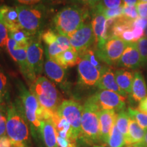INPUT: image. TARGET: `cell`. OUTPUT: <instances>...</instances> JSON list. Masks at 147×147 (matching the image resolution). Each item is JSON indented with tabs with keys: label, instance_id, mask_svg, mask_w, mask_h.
<instances>
[{
	"label": "cell",
	"instance_id": "cell-21",
	"mask_svg": "<svg viewBox=\"0 0 147 147\" xmlns=\"http://www.w3.org/2000/svg\"><path fill=\"white\" fill-rule=\"evenodd\" d=\"M51 121L54 125L57 136L65 139L76 140L73 137L71 128L68 122L63 117H61L57 113V111L53 113Z\"/></svg>",
	"mask_w": 147,
	"mask_h": 147
},
{
	"label": "cell",
	"instance_id": "cell-40",
	"mask_svg": "<svg viewBox=\"0 0 147 147\" xmlns=\"http://www.w3.org/2000/svg\"><path fill=\"white\" fill-rule=\"evenodd\" d=\"M57 42L59 46L63 49V51L67 50V49H71V46L69 42V39L68 37H66L62 35L58 34L57 36Z\"/></svg>",
	"mask_w": 147,
	"mask_h": 147
},
{
	"label": "cell",
	"instance_id": "cell-48",
	"mask_svg": "<svg viewBox=\"0 0 147 147\" xmlns=\"http://www.w3.org/2000/svg\"><path fill=\"white\" fill-rule=\"evenodd\" d=\"M92 147H106L104 145H94V146H92Z\"/></svg>",
	"mask_w": 147,
	"mask_h": 147
},
{
	"label": "cell",
	"instance_id": "cell-14",
	"mask_svg": "<svg viewBox=\"0 0 147 147\" xmlns=\"http://www.w3.org/2000/svg\"><path fill=\"white\" fill-rule=\"evenodd\" d=\"M117 67L136 69L141 65V57L137 43H129L120 59L117 62Z\"/></svg>",
	"mask_w": 147,
	"mask_h": 147
},
{
	"label": "cell",
	"instance_id": "cell-30",
	"mask_svg": "<svg viewBox=\"0 0 147 147\" xmlns=\"http://www.w3.org/2000/svg\"><path fill=\"white\" fill-rule=\"evenodd\" d=\"M96 8L104 14L106 19H110V18H115L123 15V5L117 8L108 9L104 8L100 4H99Z\"/></svg>",
	"mask_w": 147,
	"mask_h": 147
},
{
	"label": "cell",
	"instance_id": "cell-18",
	"mask_svg": "<svg viewBox=\"0 0 147 147\" xmlns=\"http://www.w3.org/2000/svg\"><path fill=\"white\" fill-rule=\"evenodd\" d=\"M0 21L7 27L9 32L22 28L17 10L14 7L6 5L0 6Z\"/></svg>",
	"mask_w": 147,
	"mask_h": 147
},
{
	"label": "cell",
	"instance_id": "cell-4",
	"mask_svg": "<svg viewBox=\"0 0 147 147\" xmlns=\"http://www.w3.org/2000/svg\"><path fill=\"white\" fill-rule=\"evenodd\" d=\"M100 110L88 98L82 106L81 129L78 143L94 146L102 144L100 139L99 112Z\"/></svg>",
	"mask_w": 147,
	"mask_h": 147
},
{
	"label": "cell",
	"instance_id": "cell-44",
	"mask_svg": "<svg viewBox=\"0 0 147 147\" xmlns=\"http://www.w3.org/2000/svg\"><path fill=\"white\" fill-rule=\"evenodd\" d=\"M138 110L147 115V97L139 103Z\"/></svg>",
	"mask_w": 147,
	"mask_h": 147
},
{
	"label": "cell",
	"instance_id": "cell-42",
	"mask_svg": "<svg viewBox=\"0 0 147 147\" xmlns=\"http://www.w3.org/2000/svg\"><path fill=\"white\" fill-rule=\"evenodd\" d=\"M132 32L134 33V42L136 43L138 41L142 39L144 36V29H143L142 27H137V26H133L132 28Z\"/></svg>",
	"mask_w": 147,
	"mask_h": 147
},
{
	"label": "cell",
	"instance_id": "cell-51",
	"mask_svg": "<svg viewBox=\"0 0 147 147\" xmlns=\"http://www.w3.org/2000/svg\"><path fill=\"white\" fill-rule=\"evenodd\" d=\"M0 102H2V101H1V100H0Z\"/></svg>",
	"mask_w": 147,
	"mask_h": 147
},
{
	"label": "cell",
	"instance_id": "cell-22",
	"mask_svg": "<svg viewBox=\"0 0 147 147\" xmlns=\"http://www.w3.org/2000/svg\"><path fill=\"white\" fill-rule=\"evenodd\" d=\"M80 59L78 53L72 48L63 51L53 59L57 63L65 69L76 65L79 63Z\"/></svg>",
	"mask_w": 147,
	"mask_h": 147
},
{
	"label": "cell",
	"instance_id": "cell-36",
	"mask_svg": "<svg viewBox=\"0 0 147 147\" xmlns=\"http://www.w3.org/2000/svg\"><path fill=\"white\" fill-rule=\"evenodd\" d=\"M70 1L75 4L83 5L84 8H88L92 10L100 4L101 0H70Z\"/></svg>",
	"mask_w": 147,
	"mask_h": 147
},
{
	"label": "cell",
	"instance_id": "cell-11",
	"mask_svg": "<svg viewBox=\"0 0 147 147\" xmlns=\"http://www.w3.org/2000/svg\"><path fill=\"white\" fill-rule=\"evenodd\" d=\"M69 39L72 49L78 55L82 54L92 47L95 48V37L91 23L89 22H86L79 27L69 36Z\"/></svg>",
	"mask_w": 147,
	"mask_h": 147
},
{
	"label": "cell",
	"instance_id": "cell-1",
	"mask_svg": "<svg viewBox=\"0 0 147 147\" xmlns=\"http://www.w3.org/2000/svg\"><path fill=\"white\" fill-rule=\"evenodd\" d=\"M17 88L20 97L19 102L28 122L31 136L36 142H43L42 121L50 119L51 112L40 106L36 97L25 87L21 81H18Z\"/></svg>",
	"mask_w": 147,
	"mask_h": 147
},
{
	"label": "cell",
	"instance_id": "cell-52",
	"mask_svg": "<svg viewBox=\"0 0 147 147\" xmlns=\"http://www.w3.org/2000/svg\"><path fill=\"white\" fill-rule=\"evenodd\" d=\"M146 67H147V63H146Z\"/></svg>",
	"mask_w": 147,
	"mask_h": 147
},
{
	"label": "cell",
	"instance_id": "cell-29",
	"mask_svg": "<svg viewBox=\"0 0 147 147\" xmlns=\"http://www.w3.org/2000/svg\"><path fill=\"white\" fill-rule=\"evenodd\" d=\"M127 112L130 117L134 119L140 126L145 131L147 130V115L138 109H134L131 107H129Z\"/></svg>",
	"mask_w": 147,
	"mask_h": 147
},
{
	"label": "cell",
	"instance_id": "cell-49",
	"mask_svg": "<svg viewBox=\"0 0 147 147\" xmlns=\"http://www.w3.org/2000/svg\"><path fill=\"white\" fill-rule=\"evenodd\" d=\"M144 36H146V37H147V26H146V27L144 29Z\"/></svg>",
	"mask_w": 147,
	"mask_h": 147
},
{
	"label": "cell",
	"instance_id": "cell-2",
	"mask_svg": "<svg viewBox=\"0 0 147 147\" xmlns=\"http://www.w3.org/2000/svg\"><path fill=\"white\" fill-rule=\"evenodd\" d=\"M6 116L7 136L12 147H32L30 128L19 100L9 103Z\"/></svg>",
	"mask_w": 147,
	"mask_h": 147
},
{
	"label": "cell",
	"instance_id": "cell-37",
	"mask_svg": "<svg viewBox=\"0 0 147 147\" xmlns=\"http://www.w3.org/2000/svg\"><path fill=\"white\" fill-rule=\"evenodd\" d=\"M59 147H78V142L74 139H65L57 136Z\"/></svg>",
	"mask_w": 147,
	"mask_h": 147
},
{
	"label": "cell",
	"instance_id": "cell-39",
	"mask_svg": "<svg viewBox=\"0 0 147 147\" xmlns=\"http://www.w3.org/2000/svg\"><path fill=\"white\" fill-rule=\"evenodd\" d=\"M20 5H32L37 4H46V3H51L55 1V0H13Z\"/></svg>",
	"mask_w": 147,
	"mask_h": 147
},
{
	"label": "cell",
	"instance_id": "cell-8",
	"mask_svg": "<svg viewBox=\"0 0 147 147\" xmlns=\"http://www.w3.org/2000/svg\"><path fill=\"white\" fill-rule=\"evenodd\" d=\"M57 113L68 122L71 128L73 137L78 142L81 129L82 106L74 100H63L58 108Z\"/></svg>",
	"mask_w": 147,
	"mask_h": 147
},
{
	"label": "cell",
	"instance_id": "cell-19",
	"mask_svg": "<svg viewBox=\"0 0 147 147\" xmlns=\"http://www.w3.org/2000/svg\"><path fill=\"white\" fill-rule=\"evenodd\" d=\"M97 87L100 90H108L111 91L118 94L127 97V93L124 92L117 83L115 75L110 66H108L104 71L101 73V76L97 84Z\"/></svg>",
	"mask_w": 147,
	"mask_h": 147
},
{
	"label": "cell",
	"instance_id": "cell-33",
	"mask_svg": "<svg viewBox=\"0 0 147 147\" xmlns=\"http://www.w3.org/2000/svg\"><path fill=\"white\" fill-rule=\"evenodd\" d=\"M8 82L6 75L3 72V69L0 68V100L3 101V99L6 98L8 93Z\"/></svg>",
	"mask_w": 147,
	"mask_h": 147
},
{
	"label": "cell",
	"instance_id": "cell-25",
	"mask_svg": "<svg viewBox=\"0 0 147 147\" xmlns=\"http://www.w3.org/2000/svg\"><path fill=\"white\" fill-rule=\"evenodd\" d=\"M115 75L119 87L127 94H130L131 92L134 73L125 69H119L115 71Z\"/></svg>",
	"mask_w": 147,
	"mask_h": 147
},
{
	"label": "cell",
	"instance_id": "cell-27",
	"mask_svg": "<svg viewBox=\"0 0 147 147\" xmlns=\"http://www.w3.org/2000/svg\"><path fill=\"white\" fill-rule=\"evenodd\" d=\"M129 120L130 116L127 111L123 110L117 113L115 125L117 129L125 138L127 136Z\"/></svg>",
	"mask_w": 147,
	"mask_h": 147
},
{
	"label": "cell",
	"instance_id": "cell-46",
	"mask_svg": "<svg viewBox=\"0 0 147 147\" xmlns=\"http://www.w3.org/2000/svg\"><path fill=\"white\" fill-rule=\"evenodd\" d=\"M142 144H143L145 146L147 147V130L145 131L144 137V139H143V140H142Z\"/></svg>",
	"mask_w": 147,
	"mask_h": 147
},
{
	"label": "cell",
	"instance_id": "cell-9",
	"mask_svg": "<svg viewBox=\"0 0 147 147\" xmlns=\"http://www.w3.org/2000/svg\"><path fill=\"white\" fill-rule=\"evenodd\" d=\"M128 44L120 38H113L95 48V52L104 63L109 66L116 65Z\"/></svg>",
	"mask_w": 147,
	"mask_h": 147
},
{
	"label": "cell",
	"instance_id": "cell-10",
	"mask_svg": "<svg viewBox=\"0 0 147 147\" xmlns=\"http://www.w3.org/2000/svg\"><path fill=\"white\" fill-rule=\"evenodd\" d=\"M126 98L127 97L108 90H100L89 97L100 110H111L115 112L125 110Z\"/></svg>",
	"mask_w": 147,
	"mask_h": 147
},
{
	"label": "cell",
	"instance_id": "cell-16",
	"mask_svg": "<svg viewBox=\"0 0 147 147\" xmlns=\"http://www.w3.org/2000/svg\"><path fill=\"white\" fill-rule=\"evenodd\" d=\"M117 115L115 110H102L99 112L100 139L104 146L107 145L110 131L115 123Z\"/></svg>",
	"mask_w": 147,
	"mask_h": 147
},
{
	"label": "cell",
	"instance_id": "cell-15",
	"mask_svg": "<svg viewBox=\"0 0 147 147\" xmlns=\"http://www.w3.org/2000/svg\"><path fill=\"white\" fill-rule=\"evenodd\" d=\"M46 60L44 66L46 74L55 83L59 84L62 89H65L67 85L65 69L57 63L54 60L46 55Z\"/></svg>",
	"mask_w": 147,
	"mask_h": 147
},
{
	"label": "cell",
	"instance_id": "cell-45",
	"mask_svg": "<svg viewBox=\"0 0 147 147\" xmlns=\"http://www.w3.org/2000/svg\"><path fill=\"white\" fill-rule=\"evenodd\" d=\"M122 1H123V5L132 6V5H136L138 0H122Z\"/></svg>",
	"mask_w": 147,
	"mask_h": 147
},
{
	"label": "cell",
	"instance_id": "cell-26",
	"mask_svg": "<svg viewBox=\"0 0 147 147\" xmlns=\"http://www.w3.org/2000/svg\"><path fill=\"white\" fill-rule=\"evenodd\" d=\"M107 145L109 147H125L126 146L125 137L117 129L115 123L110 131Z\"/></svg>",
	"mask_w": 147,
	"mask_h": 147
},
{
	"label": "cell",
	"instance_id": "cell-35",
	"mask_svg": "<svg viewBox=\"0 0 147 147\" xmlns=\"http://www.w3.org/2000/svg\"><path fill=\"white\" fill-rule=\"evenodd\" d=\"M9 39V31L7 27L0 21V49L6 48Z\"/></svg>",
	"mask_w": 147,
	"mask_h": 147
},
{
	"label": "cell",
	"instance_id": "cell-28",
	"mask_svg": "<svg viewBox=\"0 0 147 147\" xmlns=\"http://www.w3.org/2000/svg\"><path fill=\"white\" fill-rule=\"evenodd\" d=\"M9 37L13 39L14 41H16L19 45L27 46L29 41L32 36L25 29L21 28L14 31V32H9Z\"/></svg>",
	"mask_w": 147,
	"mask_h": 147
},
{
	"label": "cell",
	"instance_id": "cell-5",
	"mask_svg": "<svg viewBox=\"0 0 147 147\" xmlns=\"http://www.w3.org/2000/svg\"><path fill=\"white\" fill-rule=\"evenodd\" d=\"M16 8L22 28L32 36L42 34L49 15V8L47 5H18Z\"/></svg>",
	"mask_w": 147,
	"mask_h": 147
},
{
	"label": "cell",
	"instance_id": "cell-6",
	"mask_svg": "<svg viewBox=\"0 0 147 147\" xmlns=\"http://www.w3.org/2000/svg\"><path fill=\"white\" fill-rule=\"evenodd\" d=\"M30 91L40 106L51 112H57L61 104V97L56 87L50 80L40 76L30 86Z\"/></svg>",
	"mask_w": 147,
	"mask_h": 147
},
{
	"label": "cell",
	"instance_id": "cell-50",
	"mask_svg": "<svg viewBox=\"0 0 147 147\" xmlns=\"http://www.w3.org/2000/svg\"><path fill=\"white\" fill-rule=\"evenodd\" d=\"M139 1H142V2H147V0H138Z\"/></svg>",
	"mask_w": 147,
	"mask_h": 147
},
{
	"label": "cell",
	"instance_id": "cell-41",
	"mask_svg": "<svg viewBox=\"0 0 147 147\" xmlns=\"http://www.w3.org/2000/svg\"><path fill=\"white\" fill-rule=\"evenodd\" d=\"M136 6L140 17L147 18V2H142L138 1Z\"/></svg>",
	"mask_w": 147,
	"mask_h": 147
},
{
	"label": "cell",
	"instance_id": "cell-31",
	"mask_svg": "<svg viewBox=\"0 0 147 147\" xmlns=\"http://www.w3.org/2000/svg\"><path fill=\"white\" fill-rule=\"evenodd\" d=\"M2 103L0 102V138L8 137L6 131V108L3 107Z\"/></svg>",
	"mask_w": 147,
	"mask_h": 147
},
{
	"label": "cell",
	"instance_id": "cell-17",
	"mask_svg": "<svg viewBox=\"0 0 147 147\" xmlns=\"http://www.w3.org/2000/svg\"><path fill=\"white\" fill-rule=\"evenodd\" d=\"M91 10V25L95 37V48L102 45L105 40L106 26L107 19L96 7Z\"/></svg>",
	"mask_w": 147,
	"mask_h": 147
},
{
	"label": "cell",
	"instance_id": "cell-32",
	"mask_svg": "<svg viewBox=\"0 0 147 147\" xmlns=\"http://www.w3.org/2000/svg\"><path fill=\"white\" fill-rule=\"evenodd\" d=\"M140 55L141 57V65H145L147 63V37L142 38L137 42Z\"/></svg>",
	"mask_w": 147,
	"mask_h": 147
},
{
	"label": "cell",
	"instance_id": "cell-20",
	"mask_svg": "<svg viewBox=\"0 0 147 147\" xmlns=\"http://www.w3.org/2000/svg\"><path fill=\"white\" fill-rule=\"evenodd\" d=\"M131 96L136 102H140L147 97V87L144 76L140 71L134 72Z\"/></svg>",
	"mask_w": 147,
	"mask_h": 147
},
{
	"label": "cell",
	"instance_id": "cell-3",
	"mask_svg": "<svg viewBox=\"0 0 147 147\" xmlns=\"http://www.w3.org/2000/svg\"><path fill=\"white\" fill-rule=\"evenodd\" d=\"M89 16L87 8H81L76 4L67 5L54 16L53 25L58 34L69 38L85 23Z\"/></svg>",
	"mask_w": 147,
	"mask_h": 147
},
{
	"label": "cell",
	"instance_id": "cell-13",
	"mask_svg": "<svg viewBox=\"0 0 147 147\" xmlns=\"http://www.w3.org/2000/svg\"><path fill=\"white\" fill-rule=\"evenodd\" d=\"M80 58L78 63L79 85L87 88L97 86L101 76L100 71L87 59Z\"/></svg>",
	"mask_w": 147,
	"mask_h": 147
},
{
	"label": "cell",
	"instance_id": "cell-12",
	"mask_svg": "<svg viewBox=\"0 0 147 147\" xmlns=\"http://www.w3.org/2000/svg\"><path fill=\"white\" fill-rule=\"evenodd\" d=\"M27 46L19 45L9 37L6 49L11 57L19 66L24 78L31 86L33 84V80L27 62Z\"/></svg>",
	"mask_w": 147,
	"mask_h": 147
},
{
	"label": "cell",
	"instance_id": "cell-38",
	"mask_svg": "<svg viewBox=\"0 0 147 147\" xmlns=\"http://www.w3.org/2000/svg\"><path fill=\"white\" fill-rule=\"evenodd\" d=\"M100 4L104 8H117L122 5V0H101Z\"/></svg>",
	"mask_w": 147,
	"mask_h": 147
},
{
	"label": "cell",
	"instance_id": "cell-24",
	"mask_svg": "<svg viewBox=\"0 0 147 147\" xmlns=\"http://www.w3.org/2000/svg\"><path fill=\"white\" fill-rule=\"evenodd\" d=\"M42 134L44 144L47 147H59L57 134L51 119L42 121Z\"/></svg>",
	"mask_w": 147,
	"mask_h": 147
},
{
	"label": "cell",
	"instance_id": "cell-43",
	"mask_svg": "<svg viewBox=\"0 0 147 147\" xmlns=\"http://www.w3.org/2000/svg\"><path fill=\"white\" fill-rule=\"evenodd\" d=\"M133 26H137L142 27L143 29H145L147 26V18L139 17L134 21Z\"/></svg>",
	"mask_w": 147,
	"mask_h": 147
},
{
	"label": "cell",
	"instance_id": "cell-7",
	"mask_svg": "<svg viewBox=\"0 0 147 147\" xmlns=\"http://www.w3.org/2000/svg\"><path fill=\"white\" fill-rule=\"evenodd\" d=\"M42 34L32 36L27 47V62L34 83L44 69V49L42 45Z\"/></svg>",
	"mask_w": 147,
	"mask_h": 147
},
{
	"label": "cell",
	"instance_id": "cell-34",
	"mask_svg": "<svg viewBox=\"0 0 147 147\" xmlns=\"http://www.w3.org/2000/svg\"><path fill=\"white\" fill-rule=\"evenodd\" d=\"M123 15L129 18V19L133 20V21H135L139 17L138 12L136 5L129 6V5H125L123 4Z\"/></svg>",
	"mask_w": 147,
	"mask_h": 147
},
{
	"label": "cell",
	"instance_id": "cell-23",
	"mask_svg": "<svg viewBox=\"0 0 147 147\" xmlns=\"http://www.w3.org/2000/svg\"><path fill=\"white\" fill-rule=\"evenodd\" d=\"M145 130L138 124V123L130 117L127 136L125 138L126 146L142 143L144 139Z\"/></svg>",
	"mask_w": 147,
	"mask_h": 147
},
{
	"label": "cell",
	"instance_id": "cell-47",
	"mask_svg": "<svg viewBox=\"0 0 147 147\" xmlns=\"http://www.w3.org/2000/svg\"><path fill=\"white\" fill-rule=\"evenodd\" d=\"M127 147H146V146H145L144 144H142V143H138V144H132V145H130V146H128Z\"/></svg>",
	"mask_w": 147,
	"mask_h": 147
}]
</instances>
